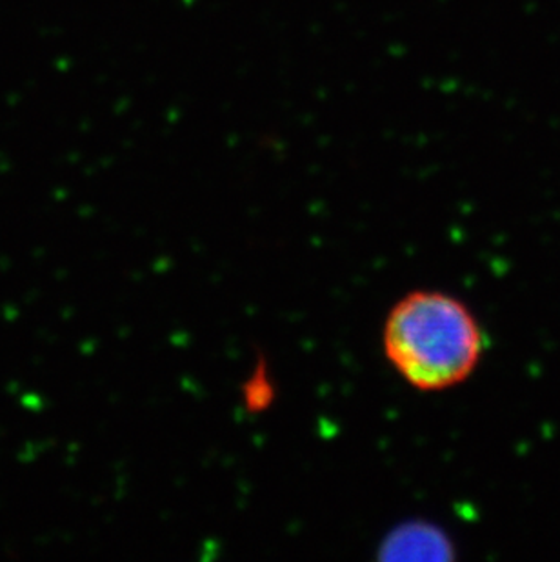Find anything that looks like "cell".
I'll use <instances>...</instances> for the list:
<instances>
[{
  "instance_id": "1",
  "label": "cell",
  "mask_w": 560,
  "mask_h": 562,
  "mask_svg": "<svg viewBox=\"0 0 560 562\" xmlns=\"http://www.w3.org/2000/svg\"><path fill=\"white\" fill-rule=\"evenodd\" d=\"M486 346L470 306L439 290H415L399 299L382 328L387 361L417 392L464 384L481 367Z\"/></svg>"
}]
</instances>
